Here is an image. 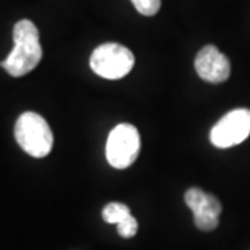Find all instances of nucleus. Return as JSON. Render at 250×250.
<instances>
[{"label":"nucleus","instance_id":"0eeeda50","mask_svg":"<svg viewBox=\"0 0 250 250\" xmlns=\"http://www.w3.org/2000/svg\"><path fill=\"white\" fill-rule=\"evenodd\" d=\"M195 70L197 75L206 82L221 83L229 78L231 64L228 57L215 46L207 45L199 50L195 59Z\"/></svg>","mask_w":250,"mask_h":250},{"label":"nucleus","instance_id":"f257e3e1","mask_svg":"<svg viewBox=\"0 0 250 250\" xmlns=\"http://www.w3.org/2000/svg\"><path fill=\"white\" fill-rule=\"evenodd\" d=\"M14 47L0 65L11 77H22L31 72L42 60L39 31L29 20H21L13 29Z\"/></svg>","mask_w":250,"mask_h":250},{"label":"nucleus","instance_id":"6e6552de","mask_svg":"<svg viewBox=\"0 0 250 250\" xmlns=\"http://www.w3.org/2000/svg\"><path fill=\"white\" fill-rule=\"evenodd\" d=\"M128 215H131L129 207L123 203H116V202L108 203L102 211L103 220L108 224H120L121 221H124Z\"/></svg>","mask_w":250,"mask_h":250},{"label":"nucleus","instance_id":"9d476101","mask_svg":"<svg viewBox=\"0 0 250 250\" xmlns=\"http://www.w3.org/2000/svg\"><path fill=\"white\" fill-rule=\"evenodd\" d=\"M117 231L120 233V236H123L125 239L132 238L138 232V221L135 220L134 215H128L124 221L117 224Z\"/></svg>","mask_w":250,"mask_h":250},{"label":"nucleus","instance_id":"7ed1b4c3","mask_svg":"<svg viewBox=\"0 0 250 250\" xmlns=\"http://www.w3.org/2000/svg\"><path fill=\"white\" fill-rule=\"evenodd\" d=\"M135 57L132 52L118 43H103L98 46L89 59L93 72L106 80H120L134 68Z\"/></svg>","mask_w":250,"mask_h":250},{"label":"nucleus","instance_id":"39448f33","mask_svg":"<svg viewBox=\"0 0 250 250\" xmlns=\"http://www.w3.org/2000/svg\"><path fill=\"white\" fill-rule=\"evenodd\" d=\"M250 135V110L236 108L211 128L210 142L218 149H228L242 143Z\"/></svg>","mask_w":250,"mask_h":250},{"label":"nucleus","instance_id":"20e7f679","mask_svg":"<svg viewBox=\"0 0 250 250\" xmlns=\"http://www.w3.org/2000/svg\"><path fill=\"white\" fill-rule=\"evenodd\" d=\"M141 149V136L131 124H118L108 134L106 157L108 164L117 170L132 166Z\"/></svg>","mask_w":250,"mask_h":250},{"label":"nucleus","instance_id":"423d86ee","mask_svg":"<svg viewBox=\"0 0 250 250\" xmlns=\"http://www.w3.org/2000/svg\"><path fill=\"white\" fill-rule=\"evenodd\" d=\"M185 203L192 210L195 224L200 231H213L218 227L223 206L217 197L199 188H190L185 193Z\"/></svg>","mask_w":250,"mask_h":250},{"label":"nucleus","instance_id":"f03ea898","mask_svg":"<svg viewBox=\"0 0 250 250\" xmlns=\"http://www.w3.org/2000/svg\"><path fill=\"white\" fill-rule=\"evenodd\" d=\"M14 135L20 147L36 159L46 157L53 147V134L50 126L43 117L34 111L22 113L18 117Z\"/></svg>","mask_w":250,"mask_h":250},{"label":"nucleus","instance_id":"1a4fd4ad","mask_svg":"<svg viewBox=\"0 0 250 250\" xmlns=\"http://www.w3.org/2000/svg\"><path fill=\"white\" fill-rule=\"evenodd\" d=\"M131 1L135 9L146 17H152L157 14L161 6V0H131Z\"/></svg>","mask_w":250,"mask_h":250}]
</instances>
